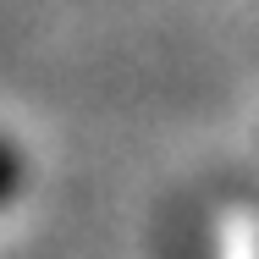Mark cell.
Returning <instances> with one entry per match:
<instances>
[{
  "instance_id": "obj_1",
  "label": "cell",
  "mask_w": 259,
  "mask_h": 259,
  "mask_svg": "<svg viewBox=\"0 0 259 259\" xmlns=\"http://www.w3.org/2000/svg\"><path fill=\"white\" fill-rule=\"evenodd\" d=\"M22 177H28V165H22V155H17V144H11V138H0V209L17 199Z\"/></svg>"
}]
</instances>
